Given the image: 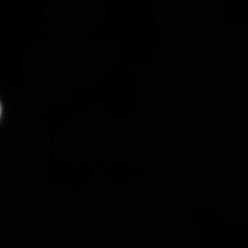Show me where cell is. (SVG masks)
<instances>
[{"mask_svg":"<svg viewBox=\"0 0 248 248\" xmlns=\"http://www.w3.org/2000/svg\"><path fill=\"white\" fill-rule=\"evenodd\" d=\"M0 115H1V105H0Z\"/></svg>","mask_w":248,"mask_h":248,"instance_id":"obj_1","label":"cell"}]
</instances>
